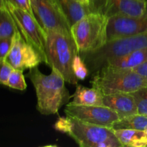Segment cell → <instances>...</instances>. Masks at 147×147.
<instances>
[{
    "label": "cell",
    "mask_w": 147,
    "mask_h": 147,
    "mask_svg": "<svg viewBox=\"0 0 147 147\" xmlns=\"http://www.w3.org/2000/svg\"><path fill=\"white\" fill-rule=\"evenodd\" d=\"M147 60V48L135 50L121 57L111 60L106 65L133 69ZM105 66V65H104Z\"/></svg>",
    "instance_id": "obj_17"
},
{
    "label": "cell",
    "mask_w": 147,
    "mask_h": 147,
    "mask_svg": "<svg viewBox=\"0 0 147 147\" xmlns=\"http://www.w3.org/2000/svg\"><path fill=\"white\" fill-rule=\"evenodd\" d=\"M144 48H147V31L107 42L95 51L80 53L79 55L88 67L90 74L93 75L111 60Z\"/></svg>",
    "instance_id": "obj_5"
},
{
    "label": "cell",
    "mask_w": 147,
    "mask_h": 147,
    "mask_svg": "<svg viewBox=\"0 0 147 147\" xmlns=\"http://www.w3.org/2000/svg\"><path fill=\"white\" fill-rule=\"evenodd\" d=\"M46 41L47 65L58 70L66 82L78 85L73 70V62L79 54L72 33L63 30H47Z\"/></svg>",
    "instance_id": "obj_3"
},
{
    "label": "cell",
    "mask_w": 147,
    "mask_h": 147,
    "mask_svg": "<svg viewBox=\"0 0 147 147\" xmlns=\"http://www.w3.org/2000/svg\"><path fill=\"white\" fill-rule=\"evenodd\" d=\"M7 86L19 90H25L27 88V83L23 75V70L14 69L9 78Z\"/></svg>",
    "instance_id": "obj_20"
},
{
    "label": "cell",
    "mask_w": 147,
    "mask_h": 147,
    "mask_svg": "<svg viewBox=\"0 0 147 147\" xmlns=\"http://www.w3.org/2000/svg\"><path fill=\"white\" fill-rule=\"evenodd\" d=\"M1 73H0V82L2 85L7 86V81L9 80L10 75L14 70V67L7 61L1 62Z\"/></svg>",
    "instance_id": "obj_24"
},
{
    "label": "cell",
    "mask_w": 147,
    "mask_h": 147,
    "mask_svg": "<svg viewBox=\"0 0 147 147\" xmlns=\"http://www.w3.org/2000/svg\"><path fill=\"white\" fill-rule=\"evenodd\" d=\"M27 76L35 89L36 109L41 114H56L71 98L65 84V80L56 69L52 68L50 75H45L35 67L30 69Z\"/></svg>",
    "instance_id": "obj_1"
},
{
    "label": "cell",
    "mask_w": 147,
    "mask_h": 147,
    "mask_svg": "<svg viewBox=\"0 0 147 147\" xmlns=\"http://www.w3.org/2000/svg\"><path fill=\"white\" fill-rule=\"evenodd\" d=\"M115 135L123 146H147V139L144 131L135 129H113Z\"/></svg>",
    "instance_id": "obj_16"
},
{
    "label": "cell",
    "mask_w": 147,
    "mask_h": 147,
    "mask_svg": "<svg viewBox=\"0 0 147 147\" xmlns=\"http://www.w3.org/2000/svg\"><path fill=\"white\" fill-rule=\"evenodd\" d=\"M90 12L107 17L113 16L141 17L146 14V0H89Z\"/></svg>",
    "instance_id": "obj_8"
},
{
    "label": "cell",
    "mask_w": 147,
    "mask_h": 147,
    "mask_svg": "<svg viewBox=\"0 0 147 147\" xmlns=\"http://www.w3.org/2000/svg\"><path fill=\"white\" fill-rule=\"evenodd\" d=\"M103 103L119 114L120 119L138 113L136 101L131 93H118L103 96Z\"/></svg>",
    "instance_id": "obj_13"
},
{
    "label": "cell",
    "mask_w": 147,
    "mask_h": 147,
    "mask_svg": "<svg viewBox=\"0 0 147 147\" xmlns=\"http://www.w3.org/2000/svg\"><path fill=\"white\" fill-rule=\"evenodd\" d=\"M73 70L78 80H83L87 78L90 71L80 55H77L73 62Z\"/></svg>",
    "instance_id": "obj_21"
},
{
    "label": "cell",
    "mask_w": 147,
    "mask_h": 147,
    "mask_svg": "<svg viewBox=\"0 0 147 147\" xmlns=\"http://www.w3.org/2000/svg\"><path fill=\"white\" fill-rule=\"evenodd\" d=\"M133 70L142 76L147 78V60L139 66L133 68Z\"/></svg>",
    "instance_id": "obj_26"
},
{
    "label": "cell",
    "mask_w": 147,
    "mask_h": 147,
    "mask_svg": "<svg viewBox=\"0 0 147 147\" xmlns=\"http://www.w3.org/2000/svg\"><path fill=\"white\" fill-rule=\"evenodd\" d=\"M14 69L24 70L38 66L42 61L40 53L24 40L18 31L13 37V44L6 58Z\"/></svg>",
    "instance_id": "obj_11"
},
{
    "label": "cell",
    "mask_w": 147,
    "mask_h": 147,
    "mask_svg": "<svg viewBox=\"0 0 147 147\" xmlns=\"http://www.w3.org/2000/svg\"><path fill=\"white\" fill-rule=\"evenodd\" d=\"M147 127V116L136 114L130 115L121 118L115 122L112 126L113 129H135V130L144 131Z\"/></svg>",
    "instance_id": "obj_18"
},
{
    "label": "cell",
    "mask_w": 147,
    "mask_h": 147,
    "mask_svg": "<svg viewBox=\"0 0 147 147\" xmlns=\"http://www.w3.org/2000/svg\"><path fill=\"white\" fill-rule=\"evenodd\" d=\"M13 44V37L0 39V63L6 60Z\"/></svg>",
    "instance_id": "obj_23"
},
{
    "label": "cell",
    "mask_w": 147,
    "mask_h": 147,
    "mask_svg": "<svg viewBox=\"0 0 147 147\" xmlns=\"http://www.w3.org/2000/svg\"><path fill=\"white\" fill-rule=\"evenodd\" d=\"M18 31L12 16L4 4L0 5V39L13 37Z\"/></svg>",
    "instance_id": "obj_19"
},
{
    "label": "cell",
    "mask_w": 147,
    "mask_h": 147,
    "mask_svg": "<svg viewBox=\"0 0 147 147\" xmlns=\"http://www.w3.org/2000/svg\"><path fill=\"white\" fill-rule=\"evenodd\" d=\"M8 1L12 3L14 5L21 8L22 9L25 10L32 15L35 16L32 7L31 0H8Z\"/></svg>",
    "instance_id": "obj_25"
},
{
    "label": "cell",
    "mask_w": 147,
    "mask_h": 147,
    "mask_svg": "<svg viewBox=\"0 0 147 147\" xmlns=\"http://www.w3.org/2000/svg\"><path fill=\"white\" fill-rule=\"evenodd\" d=\"M70 103L78 106H103V95L95 88H87L77 85L76 92L73 95V100Z\"/></svg>",
    "instance_id": "obj_15"
},
{
    "label": "cell",
    "mask_w": 147,
    "mask_h": 147,
    "mask_svg": "<svg viewBox=\"0 0 147 147\" xmlns=\"http://www.w3.org/2000/svg\"><path fill=\"white\" fill-rule=\"evenodd\" d=\"M109 17L91 12L71 27V33L80 53L93 52L107 42Z\"/></svg>",
    "instance_id": "obj_6"
},
{
    "label": "cell",
    "mask_w": 147,
    "mask_h": 147,
    "mask_svg": "<svg viewBox=\"0 0 147 147\" xmlns=\"http://www.w3.org/2000/svg\"><path fill=\"white\" fill-rule=\"evenodd\" d=\"M147 31V14L141 17L113 16L107 24V42L130 37Z\"/></svg>",
    "instance_id": "obj_12"
},
{
    "label": "cell",
    "mask_w": 147,
    "mask_h": 147,
    "mask_svg": "<svg viewBox=\"0 0 147 147\" xmlns=\"http://www.w3.org/2000/svg\"><path fill=\"white\" fill-rule=\"evenodd\" d=\"M131 94L134 96L136 101L138 113L147 116V86Z\"/></svg>",
    "instance_id": "obj_22"
},
{
    "label": "cell",
    "mask_w": 147,
    "mask_h": 147,
    "mask_svg": "<svg viewBox=\"0 0 147 147\" xmlns=\"http://www.w3.org/2000/svg\"><path fill=\"white\" fill-rule=\"evenodd\" d=\"M60 9L67 18L70 27L90 14V10L88 4L80 0H55Z\"/></svg>",
    "instance_id": "obj_14"
},
{
    "label": "cell",
    "mask_w": 147,
    "mask_h": 147,
    "mask_svg": "<svg viewBox=\"0 0 147 147\" xmlns=\"http://www.w3.org/2000/svg\"><path fill=\"white\" fill-rule=\"evenodd\" d=\"M31 4L36 18L45 31L71 32V27L55 0H31Z\"/></svg>",
    "instance_id": "obj_10"
},
{
    "label": "cell",
    "mask_w": 147,
    "mask_h": 147,
    "mask_svg": "<svg viewBox=\"0 0 147 147\" xmlns=\"http://www.w3.org/2000/svg\"><path fill=\"white\" fill-rule=\"evenodd\" d=\"M66 116L76 118L86 123L111 128L120 119L116 112L106 106H78L69 103L65 109Z\"/></svg>",
    "instance_id": "obj_9"
},
{
    "label": "cell",
    "mask_w": 147,
    "mask_h": 147,
    "mask_svg": "<svg viewBox=\"0 0 147 147\" xmlns=\"http://www.w3.org/2000/svg\"><path fill=\"white\" fill-rule=\"evenodd\" d=\"M56 131L67 134L81 147H122L110 127L86 123L76 118L60 117L54 125Z\"/></svg>",
    "instance_id": "obj_2"
},
{
    "label": "cell",
    "mask_w": 147,
    "mask_h": 147,
    "mask_svg": "<svg viewBox=\"0 0 147 147\" xmlns=\"http://www.w3.org/2000/svg\"><path fill=\"white\" fill-rule=\"evenodd\" d=\"M93 88L103 96L131 93L147 86V78L133 69L105 65L93 75Z\"/></svg>",
    "instance_id": "obj_4"
},
{
    "label": "cell",
    "mask_w": 147,
    "mask_h": 147,
    "mask_svg": "<svg viewBox=\"0 0 147 147\" xmlns=\"http://www.w3.org/2000/svg\"><path fill=\"white\" fill-rule=\"evenodd\" d=\"M144 132H145V135H146V137L147 139V127L146 128V129L144 130Z\"/></svg>",
    "instance_id": "obj_28"
},
{
    "label": "cell",
    "mask_w": 147,
    "mask_h": 147,
    "mask_svg": "<svg viewBox=\"0 0 147 147\" xmlns=\"http://www.w3.org/2000/svg\"><path fill=\"white\" fill-rule=\"evenodd\" d=\"M80 1H83V2H84V3H86V4H88V1H89V0H80Z\"/></svg>",
    "instance_id": "obj_27"
},
{
    "label": "cell",
    "mask_w": 147,
    "mask_h": 147,
    "mask_svg": "<svg viewBox=\"0 0 147 147\" xmlns=\"http://www.w3.org/2000/svg\"><path fill=\"white\" fill-rule=\"evenodd\" d=\"M1 3L5 5L12 16L17 29L24 40L40 53L42 61L48 64L46 53L47 32L35 16L14 5L8 0H1Z\"/></svg>",
    "instance_id": "obj_7"
}]
</instances>
